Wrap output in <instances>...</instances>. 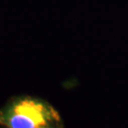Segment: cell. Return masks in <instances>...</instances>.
<instances>
[{
    "mask_svg": "<svg viewBox=\"0 0 128 128\" xmlns=\"http://www.w3.org/2000/svg\"><path fill=\"white\" fill-rule=\"evenodd\" d=\"M53 112L37 100H14L0 113V125L5 128H42L47 126Z\"/></svg>",
    "mask_w": 128,
    "mask_h": 128,
    "instance_id": "6da1fadb",
    "label": "cell"
},
{
    "mask_svg": "<svg viewBox=\"0 0 128 128\" xmlns=\"http://www.w3.org/2000/svg\"><path fill=\"white\" fill-rule=\"evenodd\" d=\"M42 128H48L47 126H44V127H42Z\"/></svg>",
    "mask_w": 128,
    "mask_h": 128,
    "instance_id": "7a4b0ae2",
    "label": "cell"
}]
</instances>
